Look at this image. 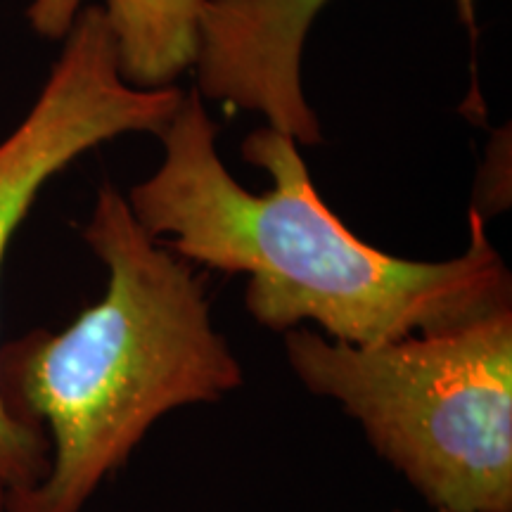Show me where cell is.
I'll use <instances>...</instances> for the list:
<instances>
[{
    "instance_id": "1",
    "label": "cell",
    "mask_w": 512,
    "mask_h": 512,
    "mask_svg": "<svg viewBox=\"0 0 512 512\" xmlns=\"http://www.w3.org/2000/svg\"><path fill=\"white\" fill-rule=\"evenodd\" d=\"M162 162L126 200L152 238L192 266L247 275L245 309L273 332L316 325L320 335L377 347L418 332L475 323L512 309V275L470 211L453 259H401L361 240L318 195L299 145L271 126L242 145L271 178L238 183L219 155V131L197 91L159 131Z\"/></svg>"
},
{
    "instance_id": "8",
    "label": "cell",
    "mask_w": 512,
    "mask_h": 512,
    "mask_svg": "<svg viewBox=\"0 0 512 512\" xmlns=\"http://www.w3.org/2000/svg\"><path fill=\"white\" fill-rule=\"evenodd\" d=\"M0 512H5V486L0 484Z\"/></svg>"
},
{
    "instance_id": "2",
    "label": "cell",
    "mask_w": 512,
    "mask_h": 512,
    "mask_svg": "<svg viewBox=\"0 0 512 512\" xmlns=\"http://www.w3.org/2000/svg\"><path fill=\"white\" fill-rule=\"evenodd\" d=\"M81 235L107 271L102 297L62 332L0 349L5 408L50 441L48 475L5 494V512H83L157 420L245 382L211 320L207 278L152 238L112 183Z\"/></svg>"
},
{
    "instance_id": "4",
    "label": "cell",
    "mask_w": 512,
    "mask_h": 512,
    "mask_svg": "<svg viewBox=\"0 0 512 512\" xmlns=\"http://www.w3.org/2000/svg\"><path fill=\"white\" fill-rule=\"evenodd\" d=\"M62 41L34 107L0 143V271L17 228L50 178L112 138L159 136L183 100L176 86L136 88L124 81L102 5H86ZM48 467L46 432L17 420L0 396V484L5 491L31 489Z\"/></svg>"
},
{
    "instance_id": "5",
    "label": "cell",
    "mask_w": 512,
    "mask_h": 512,
    "mask_svg": "<svg viewBox=\"0 0 512 512\" xmlns=\"http://www.w3.org/2000/svg\"><path fill=\"white\" fill-rule=\"evenodd\" d=\"M328 0H202L195 69L202 100L261 114L266 126L311 147L323 140L306 100V36Z\"/></svg>"
},
{
    "instance_id": "6",
    "label": "cell",
    "mask_w": 512,
    "mask_h": 512,
    "mask_svg": "<svg viewBox=\"0 0 512 512\" xmlns=\"http://www.w3.org/2000/svg\"><path fill=\"white\" fill-rule=\"evenodd\" d=\"M86 0H31V29L48 41H62ZM202 0H105L119 72L136 88L176 86L192 69Z\"/></svg>"
},
{
    "instance_id": "3",
    "label": "cell",
    "mask_w": 512,
    "mask_h": 512,
    "mask_svg": "<svg viewBox=\"0 0 512 512\" xmlns=\"http://www.w3.org/2000/svg\"><path fill=\"white\" fill-rule=\"evenodd\" d=\"M285 356L434 512H512V309L377 347L294 328Z\"/></svg>"
},
{
    "instance_id": "7",
    "label": "cell",
    "mask_w": 512,
    "mask_h": 512,
    "mask_svg": "<svg viewBox=\"0 0 512 512\" xmlns=\"http://www.w3.org/2000/svg\"><path fill=\"white\" fill-rule=\"evenodd\" d=\"M460 3V12H463V17L467 19V22H470L472 19V3H475V0H458Z\"/></svg>"
},
{
    "instance_id": "9",
    "label": "cell",
    "mask_w": 512,
    "mask_h": 512,
    "mask_svg": "<svg viewBox=\"0 0 512 512\" xmlns=\"http://www.w3.org/2000/svg\"><path fill=\"white\" fill-rule=\"evenodd\" d=\"M394 512H401V510H394Z\"/></svg>"
}]
</instances>
